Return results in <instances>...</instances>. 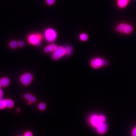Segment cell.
I'll return each instance as SVG.
<instances>
[{
    "mask_svg": "<svg viewBox=\"0 0 136 136\" xmlns=\"http://www.w3.org/2000/svg\"><path fill=\"white\" fill-rule=\"evenodd\" d=\"M44 34L46 40L49 42H54L58 36L56 31L52 28H48L46 29L45 31Z\"/></svg>",
    "mask_w": 136,
    "mask_h": 136,
    "instance_id": "1",
    "label": "cell"
},
{
    "mask_svg": "<svg viewBox=\"0 0 136 136\" xmlns=\"http://www.w3.org/2000/svg\"><path fill=\"white\" fill-rule=\"evenodd\" d=\"M42 39V35L37 33L31 34L27 38V40L29 44L36 46L41 45Z\"/></svg>",
    "mask_w": 136,
    "mask_h": 136,
    "instance_id": "2",
    "label": "cell"
},
{
    "mask_svg": "<svg viewBox=\"0 0 136 136\" xmlns=\"http://www.w3.org/2000/svg\"><path fill=\"white\" fill-rule=\"evenodd\" d=\"M91 66L94 68H98L104 66H106L108 62L101 58H97L93 59L90 62Z\"/></svg>",
    "mask_w": 136,
    "mask_h": 136,
    "instance_id": "3",
    "label": "cell"
},
{
    "mask_svg": "<svg viewBox=\"0 0 136 136\" xmlns=\"http://www.w3.org/2000/svg\"><path fill=\"white\" fill-rule=\"evenodd\" d=\"M64 48L63 47L59 46L53 52L52 54V58L54 60H57L65 55Z\"/></svg>",
    "mask_w": 136,
    "mask_h": 136,
    "instance_id": "4",
    "label": "cell"
},
{
    "mask_svg": "<svg viewBox=\"0 0 136 136\" xmlns=\"http://www.w3.org/2000/svg\"><path fill=\"white\" fill-rule=\"evenodd\" d=\"M33 79V76L30 73H27L22 75L20 78V81L23 84L28 85L31 83Z\"/></svg>",
    "mask_w": 136,
    "mask_h": 136,
    "instance_id": "5",
    "label": "cell"
},
{
    "mask_svg": "<svg viewBox=\"0 0 136 136\" xmlns=\"http://www.w3.org/2000/svg\"><path fill=\"white\" fill-rule=\"evenodd\" d=\"M90 122L91 124L93 126L97 127L99 125H100L102 122L100 118V115L94 114L92 115L90 118Z\"/></svg>",
    "mask_w": 136,
    "mask_h": 136,
    "instance_id": "6",
    "label": "cell"
},
{
    "mask_svg": "<svg viewBox=\"0 0 136 136\" xmlns=\"http://www.w3.org/2000/svg\"><path fill=\"white\" fill-rule=\"evenodd\" d=\"M96 130L97 133L101 135L105 134L108 129V126L105 122H102L100 125L96 127Z\"/></svg>",
    "mask_w": 136,
    "mask_h": 136,
    "instance_id": "7",
    "label": "cell"
},
{
    "mask_svg": "<svg viewBox=\"0 0 136 136\" xmlns=\"http://www.w3.org/2000/svg\"><path fill=\"white\" fill-rule=\"evenodd\" d=\"M57 47H58L56 45L54 44H52L45 47L44 49V51L46 53L53 52L56 49Z\"/></svg>",
    "mask_w": 136,
    "mask_h": 136,
    "instance_id": "8",
    "label": "cell"
},
{
    "mask_svg": "<svg viewBox=\"0 0 136 136\" xmlns=\"http://www.w3.org/2000/svg\"><path fill=\"white\" fill-rule=\"evenodd\" d=\"M10 81L9 79L6 77H4L0 80V84L1 86L6 87L9 84Z\"/></svg>",
    "mask_w": 136,
    "mask_h": 136,
    "instance_id": "9",
    "label": "cell"
},
{
    "mask_svg": "<svg viewBox=\"0 0 136 136\" xmlns=\"http://www.w3.org/2000/svg\"><path fill=\"white\" fill-rule=\"evenodd\" d=\"M130 0H118V5L121 8L126 7L129 2Z\"/></svg>",
    "mask_w": 136,
    "mask_h": 136,
    "instance_id": "10",
    "label": "cell"
},
{
    "mask_svg": "<svg viewBox=\"0 0 136 136\" xmlns=\"http://www.w3.org/2000/svg\"><path fill=\"white\" fill-rule=\"evenodd\" d=\"M24 97L27 100H28L31 102H36V98L30 93H27L25 95Z\"/></svg>",
    "mask_w": 136,
    "mask_h": 136,
    "instance_id": "11",
    "label": "cell"
},
{
    "mask_svg": "<svg viewBox=\"0 0 136 136\" xmlns=\"http://www.w3.org/2000/svg\"><path fill=\"white\" fill-rule=\"evenodd\" d=\"M133 30V28L131 25L125 24L123 32L125 34H129Z\"/></svg>",
    "mask_w": 136,
    "mask_h": 136,
    "instance_id": "12",
    "label": "cell"
},
{
    "mask_svg": "<svg viewBox=\"0 0 136 136\" xmlns=\"http://www.w3.org/2000/svg\"><path fill=\"white\" fill-rule=\"evenodd\" d=\"M5 106L8 108H11L14 106V102L13 101L10 99L5 100Z\"/></svg>",
    "mask_w": 136,
    "mask_h": 136,
    "instance_id": "13",
    "label": "cell"
},
{
    "mask_svg": "<svg viewBox=\"0 0 136 136\" xmlns=\"http://www.w3.org/2000/svg\"><path fill=\"white\" fill-rule=\"evenodd\" d=\"M65 54L66 55H69L71 54L72 53L73 48L71 46H67L65 47Z\"/></svg>",
    "mask_w": 136,
    "mask_h": 136,
    "instance_id": "14",
    "label": "cell"
},
{
    "mask_svg": "<svg viewBox=\"0 0 136 136\" xmlns=\"http://www.w3.org/2000/svg\"><path fill=\"white\" fill-rule=\"evenodd\" d=\"M79 39L82 41H86L88 39V36L86 33H81L80 35H79Z\"/></svg>",
    "mask_w": 136,
    "mask_h": 136,
    "instance_id": "15",
    "label": "cell"
},
{
    "mask_svg": "<svg viewBox=\"0 0 136 136\" xmlns=\"http://www.w3.org/2000/svg\"><path fill=\"white\" fill-rule=\"evenodd\" d=\"M9 45L11 48L14 49L18 46V42L15 41H12L10 42Z\"/></svg>",
    "mask_w": 136,
    "mask_h": 136,
    "instance_id": "16",
    "label": "cell"
},
{
    "mask_svg": "<svg viewBox=\"0 0 136 136\" xmlns=\"http://www.w3.org/2000/svg\"><path fill=\"white\" fill-rule=\"evenodd\" d=\"M125 25V24H123V23L120 24L116 27V30L120 32H123Z\"/></svg>",
    "mask_w": 136,
    "mask_h": 136,
    "instance_id": "17",
    "label": "cell"
},
{
    "mask_svg": "<svg viewBox=\"0 0 136 136\" xmlns=\"http://www.w3.org/2000/svg\"><path fill=\"white\" fill-rule=\"evenodd\" d=\"M5 107L6 106H5L4 100H2L1 99L0 100V109L2 110L4 109Z\"/></svg>",
    "mask_w": 136,
    "mask_h": 136,
    "instance_id": "18",
    "label": "cell"
},
{
    "mask_svg": "<svg viewBox=\"0 0 136 136\" xmlns=\"http://www.w3.org/2000/svg\"><path fill=\"white\" fill-rule=\"evenodd\" d=\"M38 108L41 110H44L46 108V105L44 103H41L38 106Z\"/></svg>",
    "mask_w": 136,
    "mask_h": 136,
    "instance_id": "19",
    "label": "cell"
},
{
    "mask_svg": "<svg viewBox=\"0 0 136 136\" xmlns=\"http://www.w3.org/2000/svg\"><path fill=\"white\" fill-rule=\"evenodd\" d=\"M56 0H46V2L48 5H52L54 4Z\"/></svg>",
    "mask_w": 136,
    "mask_h": 136,
    "instance_id": "20",
    "label": "cell"
},
{
    "mask_svg": "<svg viewBox=\"0 0 136 136\" xmlns=\"http://www.w3.org/2000/svg\"><path fill=\"white\" fill-rule=\"evenodd\" d=\"M23 136H33V134L32 132L30 131H27L25 133Z\"/></svg>",
    "mask_w": 136,
    "mask_h": 136,
    "instance_id": "21",
    "label": "cell"
},
{
    "mask_svg": "<svg viewBox=\"0 0 136 136\" xmlns=\"http://www.w3.org/2000/svg\"><path fill=\"white\" fill-rule=\"evenodd\" d=\"M18 46L20 47H22L24 45L25 43L22 41H19L18 42Z\"/></svg>",
    "mask_w": 136,
    "mask_h": 136,
    "instance_id": "22",
    "label": "cell"
},
{
    "mask_svg": "<svg viewBox=\"0 0 136 136\" xmlns=\"http://www.w3.org/2000/svg\"><path fill=\"white\" fill-rule=\"evenodd\" d=\"M100 118L102 122H105L106 118L103 115H100Z\"/></svg>",
    "mask_w": 136,
    "mask_h": 136,
    "instance_id": "23",
    "label": "cell"
},
{
    "mask_svg": "<svg viewBox=\"0 0 136 136\" xmlns=\"http://www.w3.org/2000/svg\"><path fill=\"white\" fill-rule=\"evenodd\" d=\"M132 136H136V126L132 130Z\"/></svg>",
    "mask_w": 136,
    "mask_h": 136,
    "instance_id": "24",
    "label": "cell"
},
{
    "mask_svg": "<svg viewBox=\"0 0 136 136\" xmlns=\"http://www.w3.org/2000/svg\"><path fill=\"white\" fill-rule=\"evenodd\" d=\"M3 95V92L2 90L0 89V100L2 99Z\"/></svg>",
    "mask_w": 136,
    "mask_h": 136,
    "instance_id": "25",
    "label": "cell"
},
{
    "mask_svg": "<svg viewBox=\"0 0 136 136\" xmlns=\"http://www.w3.org/2000/svg\"><path fill=\"white\" fill-rule=\"evenodd\" d=\"M1 87V84H0V87Z\"/></svg>",
    "mask_w": 136,
    "mask_h": 136,
    "instance_id": "26",
    "label": "cell"
},
{
    "mask_svg": "<svg viewBox=\"0 0 136 136\" xmlns=\"http://www.w3.org/2000/svg\"></svg>",
    "mask_w": 136,
    "mask_h": 136,
    "instance_id": "27",
    "label": "cell"
}]
</instances>
